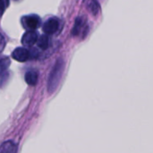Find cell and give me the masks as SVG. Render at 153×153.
Here are the masks:
<instances>
[{
    "mask_svg": "<svg viewBox=\"0 0 153 153\" xmlns=\"http://www.w3.org/2000/svg\"><path fill=\"white\" fill-rule=\"evenodd\" d=\"M65 61L63 58H59L56 60V62L55 63L49 76H48V93H53L56 91V90L57 89L61 78L63 76L64 74V70H65Z\"/></svg>",
    "mask_w": 153,
    "mask_h": 153,
    "instance_id": "obj_1",
    "label": "cell"
},
{
    "mask_svg": "<svg viewBox=\"0 0 153 153\" xmlns=\"http://www.w3.org/2000/svg\"><path fill=\"white\" fill-rule=\"evenodd\" d=\"M40 23V19L39 16L31 14V15H27L22 18V24L24 27V29L28 30H33L39 27Z\"/></svg>",
    "mask_w": 153,
    "mask_h": 153,
    "instance_id": "obj_2",
    "label": "cell"
},
{
    "mask_svg": "<svg viewBox=\"0 0 153 153\" xmlns=\"http://www.w3.org/2000/svg\"><path fill=\"white\" fill-rule=\"evenodd\" d=\"M58 20L56 18H49L43 25V31L46 35H50L55 33L58 29Z\"/></svg>",
    "mask_w": 153,
    "mask_h": 153,
    "instance_id": "obj_3",
    "label": "cell"
},
{
    "mask_svg": "<svg viewBox=\"0 0 153 153\" xmlns=\"http://www.w3.org/2000/svg\"><path fill=\"white\" fill-rule=\"evenodd\" d=\"M12 56L14 60L18 62H25L30 57V52L25 48H17L13 51Z\"/></svg>",
    "mask_w": 153,
    "mask_h": 153,
    "instance_id": "obj_4",
    "label": "cell"
},
{
    "mask_svg": "<svg viewBox=\"0 0 153 153\" xmlns=\"http://www.w3.org/2000/svg\"><path fill=\"white\" fill-rule=\"evenodd\" d=\"M38 39V35L34 30H28L26 31L22 37V43L23 46L30 47L33 46Z\"/></svg>",
    "mask_w": 153,
    "mask_h": 153,
    "instance_id": "obj_5",
    "label": "cell"
},
{
    "mask_svg": "<svg viewBox=\"0 0 153 153\" xmlns=\"http://www.w3.org/2000/svg\"><path fill=\"white\" fill-rule=\"evenodd\" d=\"M17 145L12 141H6L0 145V153H16Z\"/></svg>",
    "mask_w": 153,
    "mask_h": 153,
    "instance_id": "obj_6",
    "label": "cell"
},
{
    "mask_svg": "<svg viewBox=\"0 0 153 153\" xmlns=\"http://www.w3.org/2000/svg\"><path fill=\"white\" fill-rule=\"evenodd\" d=\"M25 81L29 85H36L38 82V73L35 71H29L25 74Z\"/></svg>",
    "mask_w": 153,
    "mask_h": 153,
    "instance_id": "obj_7",
    "label": "cell"
},
{
    "mask_svg": "<svg viewBox=\"0 0 153 153\" xmlns=\"http://www.w3.org/2000/svg\"><path fill=\"white\" fill-rule=\"evenodd\" d=\"M37 43H38V46L39 48L41 49H47L49 46V39H48V35H41L39 37V39H37Z\"/></svg>",
    "mask_w": 153,
    "mask_h": 153,
    "instance_id": "obj_8",
    "label": "cell"
},
{
    "mask_svg": "<svg viewBox=\"0 0 153 153\" xmlns=\"http://www.w3.org/2000/svg\"><path fill=\"white\" fill-rule=\"evenodd\" d=\"M10 64H11V60L7 56L0 59V76H2L5 73V71L8 69Z\"/></svg>",
    "mask_w": 153,
    "mask_h": 153,
    "instance_id": "obj_9",
    "label": "cell"
},
{
    "mask_svg": "<svg viewBox=\"0 0 153 153\" xmlns=\"http://www.w3.org/2000/svg\"><path fill=\"white\" fill-rule=\"evenodd\" d=\"M83 25V21L81 17H78L76 20H75V23H74V26L72 30V34L74 36H77L80 32V30L81 28L82 27Z\"/></svg>",
    "mask_w": 153,
    "mask_h": 153,
    "instance_id": "obj_10",
    "label": "cell"
},
{
    "mask_svg": "<svg viewBox=\"0 0 153 153\" xmlns=\"http://www.w3.org/2000/svg\"><path fill=\"white\" fill-rule=\"evenodd\" d=\"M90 9H91V13H92L94 15H96V14L98 13L99 10H100V4H99V3H98L97 1L93 0V1L91 2V5H90Z\"/></svg>",
    "mask_w": 153,
    "mask_h": 153,
    "instance_id": "obj_11",
    "label": "cell"
},
{
    "mask_svg": "<svg viewBox=\"0 0 153 153\" xmlns=\"http://www.w3.org/2000/svg\"><path fill=\"white\" fill-rule=\"evenodd\" d=\"M9 4V0H0V16L3 14L4 11Z\"/></svg>",
    "mask_w": 153,
    "mask_h": 153,
    "instance_id": "obj_12",
    "label": "cell"
},
{
    "mask_svg": "<svg viewBox=\"0 0 153 153\" xmlns=\"http://www.w3.org/2000/svg\"><path fill=\"white\" fill-rule=\"evenodd\" d=\"M4 44H5L4 39V37L0 34V53L3 51V49H4Z\"/></svg>",
    "mask_w": 153,
    "mask_h": 153,
    "instance_id": "obj_13",
    "label": "cell"
}]
</instances>
